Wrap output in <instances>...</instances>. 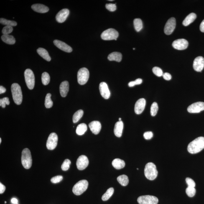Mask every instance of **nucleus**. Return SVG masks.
<instances>
[{
  "instance_id": "f704fd0d",
  "label": "nucleus",
  "mask_w": 204,
  "mask_h": 204,
  "mask_svg": "<svg viewBox=\"0 0 204 204\" xmlns=\"http://www.w3.org/2000/svg\"><path fill=\"white\" fill-rule=\"evenodd\" d=\"M51 94L48 93L46 96L45 101V105L47 108H50L53 106V102L51 98Z\"/></svg>"
},
{
  "instance_id": "4be33fe9",
  "label": "nucleus",
  "mask_w": 204,
  "mask_h": 204,
  "mask_svg": "<svg viewBox=\"0 0 204 204\" xmlns=\"http://www.w3.org/2000/svg\"><path fill=\"white\" fill-rule=\"evenodd\" d=\"M32 9L34 11L41 14L48 12L49 8L47 6L41 4H35L32 5Z\"/></svg>"
},
{
  "instance_id": "0eeeda50",
  "label": "nucleus",
  "mask_w": 204,
  "mask_h": 204,
  "mask_svg": "<svg viewBox=\"0 0 204 204\" xmlns=\"http://www.w3.org/2000/svg\"><path fill=\"white\" fill-rule=\"evenodd\" d=\"M119 36L117 31L113 29H109L104 31L101 34V37L103 40L109 41L116 40Z\"/></svg>"
},
{
  "instance_id": "2eb2a0df",
  "label": "nucleus",
  "mask_w": 204,
  "mask_h": 204,
  "mask_svg": "<svg viewBox=\"0 0 204 204\" xmlns=\"http://www.w3.org/2000/svg\"><path fill=\"white\" fill-rule=\"evenodd\" d=\"M193 68L195 71L201 72L204 67V58L203 57H198L195 58L194 61Z\"/></svg>"
},
{
  "instance_id": "2f4dec72",
  "label": "nucleus",
  "mask_w": 204,
  "mask_h": 204,
  "mask_svg": "<svg viewBox=\"0 0 204 204\" xmlns=\"http://www.w3.org/2000/svg\"><path fill=\"white\" fill-rule=\"evenodd\" d=\"M84 112L82 110H79L76 112L73 116V121L74 123H76L80 120L83 116Z\"/></svg>"
},
{
  "instance_id": "c9c22d12",
  "label": "nucleus",
  "mask_w": 204,
  "mask_h": 204,
  "mask_svg": "<svg viewBox=\"0 0 204 204\" xmlns=\"http://www.w3.org/2000/svg\"><path fill=\"white\" fill-rule=\"evenodd\" d=\"M42 81L44 85H47L50 83V76L47 72H44L42 74Z\"/></svg>"
},
{
  "instance_id": "3c124183",
  "label": "nucleus",
  "mask_w": 204,
  "mask_h": 204,
  "mask_svg": "<svg viewBox=\"0 0 204 204\" xmlns=\"http://www.w3.org/2000/svg\"><path fill=\"white\" fill-rule=\"evenodd\" d=\"M200 29L202 32L204 33V19L200 24Z\"/></svg>"
},
{
  "instance_id": "864d4df0",
  "label": "nucleus",
  "mask_w": 204,
  "mask_h": 204,
  "mask_svg": "<svg viewBox=\"0 0 204 204\" xmlns=\"http://www.w3.org/2000/svg\"><path fill=\"white\" fill-rule=\"evenodd\" d=\"M11 202L13 204H18V200L16 198H13L11 199Z\"/></svg>"
},
{
  "instance_id": "603ef678",
  "label": "nucleus",
  "mask_w": 204,
  "mask_h": 204,
  "mask_svg": "<svg viewBox=\"0 0 204 204\" xmlns=\"http://www.w3.org/2000/svg\"><path fill=\"white\" fill-rule=\"evenodd\" d=\"M6 88L2 86H0V94H1L6 92Z\"/></svg>"
},
{
  "instance_id": "f03ea898",
  "label": "nucleus",
  "mask_w": 204,
  "mask_h": 204,
  "mask_svg": "<svg viewBox=\"0 0 204 204\" xmlns=\"http://www.w3.org/2000/svg\"><path fill=\"white\" fill-rule=\"evenodd\" d=\"M13 100L17 105H20L22 101V94L20 86L17 83L13 84L11 86Z\"/></svg>"
},
{
  "instance_id": "8fccbe9b",
  "label": "nucleus",
  "mask_w": 204,
  "mask_h": 204,
  "mask_svg": "<svg viewBox=\"0 0 204 204\" xmlns=\"http://www.w3.org/2000/svg\"><path fill=\"white\" fill-rule=\"evenodd\" d=\"M5 190H6V187L1 182L0 183V194H2L4 193Z\"/></svg>"
},
{
  "instance_id": "ddd939ff",
  "label": "nucleus",
  "mask_w": 204,
  "mask_h": 204,
  "mask_svg": "<svg viewBox=\"0 0 204 204\" xmlns=\"http://www.w3.org/2000/svg\"><path fill=\"white\" fill-rule=\"evenodd\" d=\"M172 45L174 49L177 50H184L188 47V42L185 39H178L174 41Z\"/></svg>"
},
{
  "instance_id": "58836bf2",
  "label": "nucleus",
  "mask_w": 204,
  "mask_h": 204,
  "mask_svg": "<svg viewBox=\"0 0 204 204\" xmlns=\"http://www.w3.org/2000/svg\"><path fill=\"white\" fill-rule=\"evenodd\" d=\"M71 163V161L69 159H66L62 163L61 166V169L62 170L64 171H67L70 168V166Z\"/></svg>"
},
{
  "instance_id": "c03bdc74",
  "label": "nucleus",
  "mask_w": 204,
  "mask_h": 204,
  "mask_svg": "<svg viewBox=\"0 0 204 204\" xmlns=\"http://www.w3.org/2000/svg\"><path fill=\"white\" fill-rule=\"evenodd\" d=\"M63 179V177L61 175H58L52 178L51 179V182L53 183H57L60 182Z\"/></svg>"
},
{
  "instance_id": "a18cd8bd",
  "label": "nucleus",
  "mask_w": 204,
  "mask_h": 204,
  "mask_svg": "<svg viewBox=\"0 0 204 204\" xmlns=\"http://www.w3.org/2000/svg\"><path fill=\"white\" fill-rule=\"evenodd\" d=\"M186 182L188 185V187H195V186L194 181L190 178H186Z\"/></svg>"
},
{
  "instance_id": "de8ad7c7",
  "label": "nucleus",
  "mask_w": 204,
  "mask_h": 204,
  "mask_svg": "<svg viewBox=\"0 0 204 204\" xmlns=\"http://www.w3.org/2000/svg\"><path fill=\"white\" fill-rule=\"evenodd\" d=\"M153 134L152 131H147L144 134V137L146 139H150L153 137Z\"/></svg>"
},
{
  "instance_id": "aec40b11",
  "label": "nucleus",
  "mask_w": 204,
  "mask_h": 204,
  "mask_svg": "<svg viewBox=\"0 0 204 204\" xmlns=\"http://www.w3.org/2000/svg\"><path fill=\"white\" fill-rule=\"evenodd\" d=\"M89 127L93 134L97 135L99 134L101 129V125L99 121H95L91 122L89 124Z\"/></svg>"
},
{
  "instance_id": "9d476101",
  "label": "nucleus",
  "mask_w": 204,
  "mask_h": 204,
  "mask_svg": "<svg viewBox=\"0 0 204 204\" xmlns=\"http://www.w3.org/2000/svg\"><path fill=\"white\" fill-rule=\"evenodd\" d=\"M58 136L55 133H52L49 135L47 141L46 146L48 149L53 150L57 145Z\"/></svg>"
},
{
  "instance_id": "f3484780",
  "label": "nucleus",
  "mask_w": 204,
  "mask_h": 204,
  "mask_svg": "<svg viewBox=\"0 0 204 204\" xmlns=\"http://www.w3.org/2000/svg\"><path fill=\"white\" fill-rule=\"evenodd\" d=\"M146 104V100L144 98L139 99L135 104L134 108L135 113L138 115L141 114L144 111Z\"/></svg>"
},
{
  "instance_id": "20e7f679",
  "label": "nucleus",
  "mask_w": 204,
  "mask_h": 204,
  "mask_svg": "<svg viewBox=\"0 0 204 204\" xmlns=\"http://www.w3.org/2000/svg\"><path fill=\"white\" fill-rule=\"evenodd\" d=\"M21 162L23 167L26 169H29L32 167V159L31 152L29 149H24L22 153Z\"/></svg>"
},
{
  "instance_id": "a878e982",
  "label": "nucleus",
  "mask_w": 204,
  "mask_h": 204,
  "mask_svg": "<svg viewBox=\"0 0 204 204\" xmlns=\"http://www.w3.org/2000/svg\"><path fill=\"white\" fill-rule=\"evenodd\" d=\"M112 165L115 169H120L123 168L125 166L124 161L119 159H115L112 162Z\"/></svg>"
},
{
  "instance_id": "39448f33",
  "label": "nucleus",
  "mask_w": 204,
  "mask_h": 204,
  "mask_svg": "<svg viewBox=\"0 0 204 204\" xmlns=\"http://www.w3.org/2000/svg\"><path fill=\"white\" fill-rule=\"evenodd\" d=\"M88 185V181L84 180H80L74 186L72 191L75 195H81L87 190Z\"/></svg>"
},
{
  "instance_id": "cd10ccee",
  "label": "nucleus",
  "mask_w": 204,
  "mask_h": 204,
  "mask_svg": "<svg viewBox=\"0 0 204 204\" xmlns=\"http://www.w3.org/2000/svg\"><path fill=\"white\" fill-rule=\"evenodd\" d=\"M2 40L3 42L10 45H13L16 42V40L12 35L9 34H4L1 37Z\"/></svg>"
},
{
  "instance_id": "4c0bfd02",
  "label": "nucleus",
  "mask_w": 204,
  "mask_h": 204,
  "mask_svg": "<svg viewBox=\"0 0 204 204\" xmlns=\"http://www.w3.org/2000/svg\"><path fill=\"white\" fill-rule=\"evenodd\" d=\"M196 190L195 187H187L186 189V192L189 197H193L195 194Z\"/></svg>"
},
{
  "instance_id": "ea45409f",
  "label": "nucleus",
  "mask_w": 204,
  "mask_h": 204,
  "mask_svg": "<svg viewBox=\"0 0 204 204\" xmlns=\"http://www.w3.org/2000/svg\"><path fill=\"white\" fill-rule=\"evenodd\" d=\"M152 71L153 73L158 77L162 76L163 74L162 69L159 67H154L152 69Z\"/></svg>"
},
{
  "instance_id": "13d9d810",
  "label": "nucleus",
  "mask_w": 204,
  "mask_h": 204,
  "mask_svg": "<svg viewBox=\"0 0 204 204\" xmlns=\"http://www.w3.org/2000/svg\"><path fill=\"white\" fill-rule=\"evenodd\" d=\"M137 170H139V169H138V168H137Z\"/></svg>"
},
{
  "instance_id": "bb28decb",
  "label": "nucleus",
  "mask_w": 204,
  "mask_h": 204,
  "mask_svg": "<svg viewBox=\"0 0 204 204\" xmlns=\"http://www.w3.org/2000/svg\"><path fill=\"white\" fill-rule=\"evenodd\" d=\"M37 52L38 54L44 60H46L47 61H50L51 60V57L49 55L48 52L45 49L42 48H39L37 49Z\"/></svg>"
},
{
  "instance_id": "7c9ffc66",
  "label": "nucleus",
  "mask_w": 204,
  "mask_h": 204,
  "mask_svg": "<svg viewBox=\"0 0 204 204\" xmlns=\"http://www.w3.org/2000/svg\"><path fill=\"white\" fill-rule=\"evenodd\" d=\"M114 190L113 187H111L107 190L106 193L102 197V200L104 201H106L111 198L114 193Z\"/></svg>"
},
{
  "instance_id": "6ab92c4d",
  "label": "nucleus",
  "mask_w": 204,
  "mask_h": 204,
  "mask_svg": "<svg viewBox=\"0 0 204 204\" xmlns=\"http://www.w3.org/2000/svg\"><path fill=\"white\" fill-rule=\"evenodd\" d=\"M53 43L56 46L61 50L67 53L72 52V49L71 47L65 42L60 40H55L54 41Z\"/></svg>"
},
{
  "instance_id": "473e14b6",
  "label": "nucleus",
  "mask_w": 204,
  "mask_h": 204,
  "mask_svg": "<svg viewBox=\"0 0 204 204\" xmlns=\"http://www.w3.org/2000/svg\"><path fill=\"white\" fill-rule=\"evenodd\" d=\"M134 24L135 29L136 32H139L142 29L143 22L141 19L138 18L135 19L134 21Z\"/></svg>"
},
{
  "instance_id": "6e6d98bb",
  "label": "nucleus",
  "mask_w": 204,
  "mask_h": 204,
  "mask_svg": "<svg viewBox=\"0 0 204 204\" xmlns=\"http://www.w3.org/2000/svg\"><path fill=\"white\" fill-rule=\"evenodd\" d=\"M119 121H121V118H119Z\"/></svg>"
},
{
  "instance_id": "6e6552de",
  "label": "nucleus",
  "mask_w": 204,
  "mask_h": 204,
  "mask_svg": "<svg viewBox=\"0 0 204 204\" xmlns=\"http://www.w3.org/2000/svg\"><path fill=\"white\" fill-rule=\"evenodd\" d=\"M89 77V72L86 68L80 69L77 74L78 83L80 84L83 85L87 83Z\"/></svg>"
},
{
  "instance_id": "72a5a7b5",
  "label": "nucleus",
  "mask_w": 204,
  "mask_h": 204,
  "mask_svg": "<svg viewBox=\"0 0 204 204\" xmlns=\"http://www.w3.org/2000/svg\"><path fill=\"white\" fill-rule=\"evenodd\" d=\"M0 23L1 24L6 25V26H16L17 25V22L14 21L9 20L6 19L1 18L0 19Z\"/></svg>"
},
{
  "instance_id": "37998d69",
  "label": "nucleus",
  "mask_w": 204,
  "mask_h": 204,
  "mask_svg": "<svg viewBox=\"0 0 204 204\" xmlns=\"http://www.w3.org/2000/svg\"><path fill=\"white\" fill-rule=\"evenodd\" d=\"M143 80L141 78H138L135 80V81H132L129 82L128 84V85L130 87H132L135 86V85L140 84L142 83Z\"/></svg>"
},
{
  "instance_id": "c85d7f7f",
  "label": "nucleus",
  "mask_w": 204,
  "mask_h": 204,
  "mask_svg": "<svg viewBox=\"0 0 204 204\" xmlns=\"http://www.w3.org/2000/svg\"><path fill=\"white\" fill-rule=\"evenodd\" d=\"M88 129L87 125L85 123H82L78 125L76 129V133L79 135H82L85 134Z\"/></svg>"
},
{
  "instance_id": "49530a36",
  "label": "nucleus",
  "mask_w": 204,
  "mask_h": 204,
  "mask_svg": "<svg viewBox=\"0 0 204 204\" xmlns=\"http://www.w3.org/2000/svg\"><path fill=\"white\" fill-rule=\"evenodd\" d=\"M106 7L108 10L112 11V12L116 11V4H106Z\"/></svg>"
},
{
  "instance_id": "f257e3e1",
  "label": "nucleus",
  "mask_w": 204,
  "mask_h": 204,
  "mask_svg": "<svg viewBox=\"0 0 204 204\" xmlns=\"http://www.w3.org/2000/svg\"><path fill=\"white\" fill-rule=\"evenodd\" d=\"M204 149V137L197 138L189 144L187 151L191 154H197Z\"/></svg>"
},
{
  "instance_id": "a19ab883",
  "label": "nucleus",
  "mask_w": 204,
  "mask_h": 204,
  "mask_svg": "<svg viewBox=\"0 0 204 204\" xmlns=\"http://www.w3.org/2000/svg\"><path fill=\"white\" fill-rule=\"evenodd\" d=\"M10 102L9 98L7 97H5L0 99V106L2 108H6V105H9Z\"/></svg>"
},
{
  "instance_id": "9b49d317",
  "label": "nucleus",
  "mask_w": 204,
  "mask_h": 204,
  "mask_svg": "<svg viewBox=\"0 0 204 204\" xmlns=\"http://www.w3.org/2000/svg\"><path fill=\"white\" fill-rule=\"evenodd\" d=\"M187 111L190 113H198L204 110V103L198 102L192 104L187 108Z\"/></svg>"
},
{
  "instance_id": "79ce46f5",
  "label": "nucleus",
  "mask_w": 204,
  "mask_h": 204,
  "mask_svg": "<svg viewBox=\"0 0 204 204\" xmlns=\"http://www.w3.org/2000/svg\"><path fill=\"white\" fill-rule=\"evenodd\" d=\"M13 28L12 26H6L3 28L2 33L4 34H9L13 32Z\"/></svg>"
},
{
  "instance_id": "393cba45",
  "label": "nucleus",
  "mask_w": 204,
  "mask_h": 204,
  "mask_svg": "<svg viewBox=\"0 0 204 204\" xmlns=\"http://www.w3.org/2000/svg\"><path fill=\"white\" fill-rule=\"evenodd\" d=\"M196 18V15L194 13H191L184 19L182 22V24L185 26H188L193 22Z\"/></svg>"
},
{
  "instance_id": "f8f14e48",
  "label": "nucleus",
  "mask_w": 204,
  "mask_h": 204,
  "mask_svg": "<svg viewBox=\"0 0 204 204\" xmlns=\"http://www.w3.org/2000/svg\"><path fill=\"white\" fill-rule=\"evenodd\" d=\"M176 20L175 18H171L167 21L164 27V33L167 35H170L174 32Z\"/></svg>"
},
{
  "instance_id": "c756f323",
  "label": "nucleus",
  "mask_w": 204,
  "mask_h": 204,
  "mask_svg": "<svg viewBox=\"0 0 204 204\" xmlns=\"http://www.w3.org/2000/svg\"><path fill=\"white\" fill-rule=\"evenodd\" d=\"M118 182H119L120 184L122 186H126L128 185L129 183V178L127 176L125 175H122L119 176L117 178Z\"/></svg>"
},
{
  "instance_id": "7ed1b4c3",
  "label": "nucleus",
  "mask_w": 204,
  "mask_h": 204,
  "mask_svg": "<svg viewBox=\"0 0 204 204\" xmlns=\"http://www.w3.org/2000/svg\"><path fill=\"white\" fill-rule=\"evenodd\" d=\"M144 175L149 180H153L157 178L158 171L155 164L150 162L146 164L144 169Z\"/></svg>"
},
{
  "instance_id": "5fc2aeb1",
  "label": "nucleus",
  "mask_w": 204,
  "mask_h": 204,
  "mask_svg": "<svg viewBox=\"0 0 204 204\" xmlns=\"http://www.w3.org/2000/svg\"><path fill=\"white\" fill-rule=\"evenodd\" d=\"M2 142L1 138H0V143H1Z\"/></svg>"
},
{
  "instance_id": "bf43d9fd",
  "label": "nucleus",
  "mask_w": 204,
  "mask_h": 204,
  "mask_svg": "<svg viewBox=\"0 0 204 204\" xmlns=\"http://www.w3.org/2000/svg\"><path fill=\"white\" fill-rule=\"evenodd\" d=\"M134 49V50H135V49L134 48V49Z\"/></svg>"
},
{
  "instance_id": "052dcab7",
  "label": "nucleus",
  "mask_w": 204,
  "mask_h": 204,
  "mask_svg": "<svg viewBox=\"0 0 204 204\" xmlns=\"http://www.w3.org/2000/svg\"></svg>"
},
{
  "instance_id": "4468645a",
  "label": "nucleus",
  "mask_w": 204,
  "mask_h": 204,
  "mask_svg": "<svg viewBox=\"0 0 204 204\" xmlns=\"http://www.w3.org/2000/svg\"><path fill=\"white\" fill-rule=\"evenodd\" d=\"M88 159L86 156L82 155L77 159L76 166L79 170H84L88 167Z\"/></svg>"
},
{
  "instance_id": "09e8293b",
  "label": "nucleus",
  "mask_w": 204,
  "mask_h": 204,
  "mask_svg": "<svg viewBox=\"0 0 204 204\" xmlns=\"http://www.w3.org/2000/svg\"><path fill=\"white\" fill-rule=\"evenodd\" d=\"M163 78L166 80H170L172 78L171 75L170 73H165L163 74Z\"/></svg>"
},
{
  "instance_id": "dca6fc26",
  "label": "nucleus",
  "mask_w": 204,
  "mask_h": 204,
  "mask_svg": "<svg viewBox=\"0 0 204 204\" xmlns=\"http://www.w3.org/2000/svg\"><path fill=\"white\" fill-rule=\"evenodd\" d=\"M69 13V10L68 9H65L61 10L56 16V20L60 23L65 22L68 17Z\"/></svg>"
},
{
  "instance_id": "a211bd4d",
  "label": "nucleus",
  "mask_w": 204,
  "mask_h": 204,
  "mask_svg": "<svg viewBox=\"0 0 204 204\" xmlns=\"http://www.w3.org/2000/svg\"><path fill=\"white\" fill-rule=\"evenodd\" d=\"M99 89L102 97L105 99H108L111 96V92L107 84L105 82H102L100 84Z\"/></svg>"
},
{
  "instance_id": "5701e85b",
  "label": "nucleus",
  "mask_w": 204,
  "mask_h": 204,
  "mask_svg": "<svg viewBox=\"0 0 204 204\" xmlns=\"http://www.w3.org/2000/svg\"><path fill=\"white\" fill-rule=\"evenodd\" d=\"M69 82L67 81L62 82L61 84L60 87L61 96L63 97L66 96L69 91Z\"/></svg>"
},
{
  "instance_id": "e433bc0d",
  "label": "nucleus",
  "mask_w": 204,
  "mask_h": 204,
  "mask_svg": "<svg viewBox=\"0 0 204 204\" xmlns=\"http://www.w3.org/2000/svg\"><path fill=\"white\" fill-rule=\"evenodd\" d=\"M159 110V107L157 103L156 102H154L151 105V114L152 116H154L157 115V112Z\"/></svg>"
},
{
  "instance_id": "423d86ee",
  "label": "nucleus",
  "mask_w": 204,
  "mask_h": 204,
  "mask_svg": "<svg viewBox=\"0 0 204 204\" xmlns=\"http://www.w3.org/2000/svg\"><path fill=\"white\" fill-rule=\"evenodd\" d=\"M24 76L27 86L30 90L34 88L35 84V77L33 73L30 69H27L24 72Z\"/></svg>"
},
{
  "instance_id": "412c9836",
  "label": "nucleus",
  "mask_w": 204,
  "mask_h": 204,
  "mask_svg": "<svg viewBox=\"0 0 204 204\" xmlns=\"http://www.w3.org/2000/svg\"><path fill=\"white\" fill-rule=\"evenodd\" d=\"M123 127L124 124L122 121H119L116 123L114 127V133L115 135L117 137H121L122 135Z\"/></svg>"
},
{
  "instance_id": "4d7b16f0",
  "label": "nucleus",
  "mask_w": 204,
  "mask_h": 204,
  "mask_svg": "<svg viewBox=\"0 0 204 204\" xmlns=\"http://www.w3.org/2000/svg\"><path fill=\"white\" fill-rule=\"evenodd\" d=\"M5 204H6V202H5Z\"/></svg>"
},
{
  "instance_id": "b1692460",
  "label": "nucleus",
  "mask_w": 204,
  "mask_h": 204,
  "mask_svg": "<svg viewBox=\"0 0 204 204\" xmlns=\"http://www.w3.org/2000/svg\"><path fill=\"white\" fill-rule=\"evenodd\" d=\"M122 59V55L120 53L114 52L109 54L108 59L110 61H116L118 62L121 61Z\"/></svg>"
},
{
  "instance_id": "1a4fd4ad",
  "label": "nucleus",
  "mask_w": 204,
  "mask_h": 204,
  "mask_svg": "<svg viewBox=\"0 0 204 204\" xmlns=\"http://www.w3.org/2000/svg\"><path fill=\"white\" fill-rule=\"evenodd\" d=\"M137 202L139 204H157L159 200L154 196L146 195L139 197Z\"/></svg>"
}]
</instances>
